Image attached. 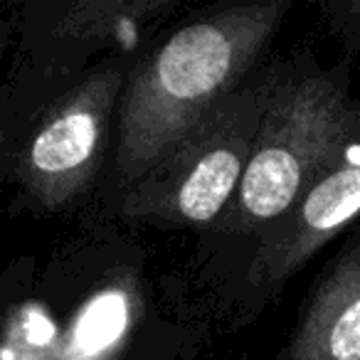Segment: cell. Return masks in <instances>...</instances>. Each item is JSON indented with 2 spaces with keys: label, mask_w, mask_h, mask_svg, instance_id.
Listing matches in <instances>:
<instances>
[{
  "label": "cell",
  "mask_w": 360,
  "mask_h": 360,
  "mask_svg": "<svg viewBox=\"0 0 360 360\" xmlns=\"http://www.w3.org/2000/svg\"><path fill=\"white\" fill-rule=\"evenodd\" d=\"M350 70L343 57L321 67L311 50L271 65L269 101L245 175L212 232L259 237L296 205L343 129L353 99Z\"/></svg>",
  "instance_id": "cell-2"
},
{
  "label": "cell",
  "mask_w": 360,
  "mask_h": 360,
  "mask_svg": "<svg viewBox=\"0 0 360 360\" xmlns=\"http://www.w3.org/2000/svg\"><path fill=\"white\" fill-rule=\"evenodd\" d=\"M178 3L173 0H82L25 6L20 20V72H13L3 89L6 116L20 104L35 82L62 79L82 70V62L109 47H134L136 40L158 25Z\"/></svg>",
  "instance_id": "cell-5"
},
{
  "label": "cell",
  "mask_w": 360,
  "mask_h": 360,
  "mask_svg": "<svg viewBox=\"0 0 360 360\" xmlns=\"http://www.w3.org/2000/svg\"><path fill=\"white\" fill-rule=\"evenodd\" d=\"M279 360H360V222L311 284Z\"/></svg>",
  "instance_id": "cell-7"
},
{
  "label": "cell",
  "mask_w": 360,
  "mask_h": 360,
  "mask_svg": "<svg viewBox=\"0 0 360 360\" xmlns=\"http://www.w3.org/2000/svg\"><path fill=\"white\" fill-rule=\"evenodd\" d=\"M124 57L99 62L50 99L6 150V173L32 207L57 212L96 183L126 79Z\"/></svg>",
  "instance_id": "cell-4"
},
{
  "label": "cell",
  "mask_w": 360,
  "mask_h": 360,
  "mask_svg": "<svg viewBox=\"0 0 360 360\" xmlns=\"http://www.w3.org/2000/svg\"><path fill=\"white\" fill-rule=\"evenodd\" d=\"M13 27L8 18L0 15V178L6 175V106H3V62L11 45Z\"/></svg>",
  "instance_id": "cell-9"
},
{
  "label": "cell",
  "mask_w": 360,
  "mask_h": 360,
  "mask_svg": "<svg viewBox=\"0 0 360 360\" xmlns=\"http://www.w3.org/2000/svg\"><path fill=\"white\" fill-rule=\"evenodd\" d=\"M321 13L343 45V60L353 65L360 55V0H328L321 3Z\"/></svg>",
  "instance_id": "cell-8"
},
{
  "label": "cell",
  "mask_w": 360,
  "mask_h": 360,
  "mask_svg": "<svg viewBox=\"0 0 360 360\" xmlns=\"http://www.w3.org/2000/svg\"><path fill=\"white\" fill-rule=\"evenodd\" d=\"M291 0L217 6L129 67L116 109V193L131 188L212 104L252 77Z\"/></svg>",
  "instance_id": "cell-1"
},
{
  "label": "cell",
  "mask_w": 360,
  "mask_h": 360,
  "mask_svg": "<svg viewBox=\"0 0 360 360\" xmlns=\"http://www.w3.org/2000/svg\"><path fill=\"white\" fill-rule=\"evenodd\" d=\"M360 222V96H353L333 148L296 205L257 237L250 281L262 294L289 284L326 245Z\"/></svg>",
  "instance_id": "cell-6"
},
{
  "label": "cell",
  "mask_w": 360,
  "mask_h": 360,
  "mask_svg": "<svg viewBox=\"0 0 360 360\" xmlns=\"http://www.w3.org/2000/svg\"><path fill=\"white\" fill-rule=\"evenodd\" d=\"M269 89L271 65L212 104L121 193V217L173 230H212L235 200Z\"/></svg>",
  "instance_id": "cell-3"
}]
</instances>
